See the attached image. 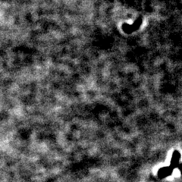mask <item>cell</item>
Masks as SVG:
<instances>
[{
  "instance_id": "cell-1",
  "label": "cell",
  "mask_w": 182,
  "mask_h": 182,
  "mask_svg": "<svg viewBox=\"0 0 182 182\" xmlns=\"http://www.w3.org/2000/svg\"><path fill=\"white\" fill-rule=\"evenodd\" d=\"M172 168L170 167H166V168H161L159 172V175L160 178H163V177H167L168 175L172 174Z\"/></svg>"
},
{
  "instance_id": "cell-2",
  "label": "cell",
  "mask_w": 182,
  "mask_h": 182,
  "mask_svg": "<svg viewBox=\"0 0 182 182\" xmlns=\"http://www.w3.org/2000/svg\"><path fill=\"white\" fill-rule=\"evenodd\" d=\"M180 153H178V151H174L173 153L172 158V166H176L179 164V160H180Z\"/></svg>"
}]
</instances>
